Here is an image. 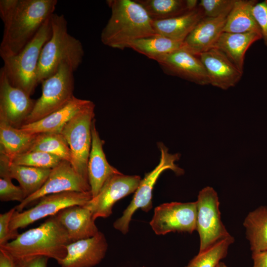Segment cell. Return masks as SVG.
I'll return each instance as SVG.
<instances>
[{
  "label": "cell",
  "instance_id": "cell-3",
  "mask_svg": "<svg viewBox=\"0 0 267 267\" xmlns=\"http://www.w3.org/2000/svg\"><path fill=\"white\" fill-rule=\"evenodd\" d=\"M72 243L68 234L55 216L38 227L29 229L0 246L14 258L43 256L59 262L67 255V246Z\"/></svg>",
  "mask_w": 267,
  "mask_h": 267
},
{
  "label": "cell",
  "instance_id": "cell-11",
  "mask_svg": "<svg viewBox=\"0 0 267 267\" xmlns=\"http://www.w3.org/2000/svg\"><path fill=\"white\" fill-rule=\"evenodd\" d=\"M196 202H173L156 207L150 225L157 235L171 232L192 233L196 230Z\"/></svg>",
  "mask_w": 267,
  "mask_h": 267
},
{
  "label": "cell",
  "instance_id": "cell-38",
  "mask_svg": "<svg viewBox=\"0 0 267 267\" xmlns=\"http://www.w3.org/2000/svg\"><path fill=\"white\" fill-rule=\"evenodd\" d=\"M253 267H267V250L252 252Z\"/></svg>",
  "mask_w": 267,
  "mask_h": 267
},
{
  "label": "cell",
  "instance_id": "cell-17",
  "mask_svg": "<svg viewBox=\"0 0 267 267\" xmlns=\"http://www.w3.org/2000/svg\"><path fill=\"white\" fill-rule=\"evenodd\" d=\"M198 56L206 69L209 84L226 90L241 80L243 72L219 49L213 48Z\"/></svg>",
  "mask_w": 267,
  "mask_h": 267
},
{
  "label": "cell",
  "instance_id": "cell-15",
  "mask_svg": "<svg viewBox=\"0 0 267 267\" xmlns=\"http://www.w3.org/2000/svg\"><path fill=\"white\" fill-rule=\"evenodd\" d=\"M166 74L176 76L196 84L209 85L208 77L198 56L183 47L164 55L156 61Z\"/></svg>",
  "mask_w": 267,
  "mask_h": 267
},
{
  "label": "cell",
  "instance_id": "cell-4",
  "mask_svg": "<svg viewBox=\"0 0 267 267\" xmlns=\"http://www.w3.org/2000/svg\"><path fill=\"white\" fill-rule=\"evenodd\" d=\"M51 24L52 34L42 48L38 66V84L55 74L63 63L75 71L84 56L81 42L68 32L67 22L63 15L53 13Z\"/></svg>",
  "mask_w": 267,
  "mask_h": 267
},
{
  "label": "cell",
  "instance_id": "cell-34",
  "mask_svg": "<svg viewBox=\"0 0 267 267\" xmlns=\"http://www.w3.org/2000/svg\"><path fill=\"white\" fill-rule=\"evenodd\" d=\"M235 0H201L198 5L203 10L205 17H217L228 13Z\"/></svg>",
  "mask_w": 267,
  "mask_h": 267
},
{
  "label": "cell",
  "instance_id": "cell-41",
  "mask_svg": "<svg viewBox=\"0 0 267 267\" xmlns=\"http://www.w3.org/2000/svg\"></svg>",
  "mask_w": 267,
  "mask_h": 267
},
{
  "label": "cell",
  "instance_id": "cell-23",
  "mask_svg": "<svg viewBox=\"0 0 267 267\" xmlns=\"http://www.w3.org/2000/svg\"><path fill=\"white\" fill-rule=\"evenodd\" d=\"M262 39L255 33L222 32L214 47L222 51L241 71L243 72L246 51L255 42Z\"/></svg>",
  "mask_w": 267,
  "mask_h": 267
},
{
  "label": "cell",
  "instance_id": "cell-36",
  "mask_svg": "<svg viewBox=\"0 0 267 267\" xmlns=\"http://www.w3.org/2000/svg\"><path fill=\"white\" fill-rule=\"evenodd\" d=\"M253 14L260 29L264 44L267 46V0L256 4L253 8Z\"/></svg>",
  "mask_w": 267,
  "mask_h": 267
},
{
  "label": "cell",
  "instance_id": "cell-9",
  "mask_svg": "<svg viewBox=\"0 0 267 267\" xmlns=\"http://www.w3.org/2000/svg\"><path fill=\"white\" fill-rule=\"evenodd\" d=\"M196 202V230L200 237L199 252H202L231 235L222 221L219 198L213 188L207 186L202 189Z\"/></svg>",
  "mask_w": 267,
  "mask_h": 267
},
{
  "label": "cell",
  "instance_id": "cell-24",
  "mask_svg": "<svg viewBox=\"0 0 267 267\" xmlns=\"http://www.w3.org/2000/svg\"><path fill=\"white\" fill-rule=\"evenodd\" d=\"M256 0H235L228 14L223 32L232 33H255L261 34L253 14Z\"/></svg>",
  "mask_w": 267,
  "mask_h": 267
},
{
  "label": "cell",
  "instance_id": "cell-25",
  "mask_svg": "<svg viewBox=\"0 0 267 267\" xmlns=\"http://www.w3.org/2000/svg\"><path fill=\"white\" fill-rule=\"evenodd\" d=\"M36 135L14 127L0 115V152L9 159L29 151Z\"/></svg>",
  "mask_w": 267,
  "mask_h": 267
},
{
  "label": "cell",
  "instance_id": "cell-5",
  "mask_svg": "<svg viewBox=\"0 0 267 267\" xmlns=\"http://www.w3.org/2000/svg\"><path fill=\"white\" fill-rule=\"evenodd\" d=\"M51 16L18 54L2 59V67L10 83L30 96L39 85L37 69L42 48L52 34Z\"/></svg>",
  "mask_w": 267,
  "mask_h": 267
},
{
  "label": "cell",
  "instance_id": "cell-40",
  "mask_svg": "<svg viewBox=\"0 0 267 267\" xmlns=\"http://www.w3.org/2000/svg\"><path fill=\"white\" fill-rule=\"evenodd\" d=\"M217 267H227L226 266V265L224 263L221 262L218 265Z\"/></svg>",
  "mask_w": 267,
  "mask_h": 267
},
{
  "label": "cell",
  "instance_id": "cell-21",
  "mask_svg": "<svg viewBox=\"0 0 267 267\" xmlns=\"http://www.w3.org/2000/svg\"><path fill=\"white\" fill-rule=\"evenodd\" d=\"M92 101L75 96L62 108L36 122L23 125L20 129L32 134L60 133L65 125Z\"/></svg>",
  "mask_w": 267,
  "mask_h": 267
},
{
  "label": "cell",
  "instance_id": "cell-32",
  "mask_svg": "<svg viewBox=\"0 0 267 267\" xmlns=\"http://www.w3.org/2000/svg\"><path fill=\"white\" fill-rule=\"evenodd\" d=\"M232 236L223 239L202 252H199L185 267H217L224 258L229 246L233 243Z\"/></svg>",
  "mask_w": 267,
  "mask_h": 267
},
{
  "label": "cell",
  "instance_id": "cell-18",
  "mask_svg": "<svg viewBox=\"0 0 267 267\" xmlns=\"http://www.w3.org/2000/svg\"><path fill=\"white\" fill-rule=\"evenodd\" d=\"M229 13L217 17H204L183 42V48L196 55L213 48L222 32Z\"/></svg>",
  "mask_w": 267,
  "mask_h": 267
},
{
  "label": "cell",
  "instance_id": "cell-39",
  "mask_svg": "<svg viewBox=\"0 0 267 267\" xmlns=\"http://www.w3.org/2000/svg\"><path fill=\"white\" fill-rule=\"evenodd\" d=\"M0 267H15L13 257L7 251L0 248Z\"/></svg>",
  "mask_w": 267,
  "mask_h": 267
},
{
  "label": "cell",
  "instance_id": "cell-1",
  "mask_svg": "<svg viewBox=\"0 0 267 267\" xmlns=\"http://www.w3.org/2000/svg\"><path fill=\"white\" fill-rule=\"evenodd\" d=\"M57 0H15L0 14L4 31L0 44L2 59L18 54L53 14Z\"/></svg>",
  "mask_w": 267,
  "mask_h": 267
},
{
  "label": "cell",
  "instance_id": "cell-28",
  "mask_svg": "<svg viewBox=\"0 0 267 267\" xmlns=\"http://www.w3.org/2000/svg\"><path fill=\"white\" fill-rule=\"evenodd\" d=\"M183 42L155 35L133 42L129 48L156 61L183 47Z\"/></svg>",
  "mask_w": 267,
  "mask_h": 267
},
{
  "label": "cell",
  "instance_id": "cell-27",
  "mask_svg": "<svg viewBox=\"0 0 267 267\" xmlns=\"http://www.w3.org/2000/svg\"><path fill=\"white\" fill-rule=\"evenodd\" d=\"M243 225L252 252L267 250V207L262 206L249 212Z\"/></svg>",
  "mask_w": 267,
  "mask_h": 267
},
{
  "label": "cell",
  "instance_id": "cell-7",
  "mask_svg": "<svg viewBox=\"0 0 267 267\" xmlns=\"http://www.w3.org/2000/svg\"><path fill=\"white\" fill-rule=\"evenodd\" d=\"M74 70L62 64L56 72L42 82V93L23 125L39 121L67 104L74 97Z\"/></svg>",
  "mask_w": 267,
  "mask_h": 267
},
{
  "label": "cell",
  "instance_id": "cell-31",
  "mask_svg": "<svg viewBox=\"0 0 267 267\" xmlns=\"http://www.w3.org/2000/svg\"><path fill=\"white\" fill-rule=\"evenodd\" d=\"M10 164L9 158L0 152V200L1 202L16 201L21 203L26 197L22 188L12 182Z\"/></svg>",
  "mask_w": 267,
  "mask_h": 267
},
{
  "label": "cell",
  "instance_id": "cell-22",
  "mask_svg": "<svg viewBox=\"0 0 267 267\" xmlns=\"http://www.w3.org/2000/svg\"><path fill=\"white\" fill-rule=\"evenodd\" d=\"M203 10L198 5L195 8L170 19L152 21L156 35L183 42L198 22L203 17Z\"/></svg>",
  "mask_w": 267,
  "mask_h": 267
},
{
  "label": "cell",
  "instance_id": "cell-12",
  "mask_svg": "<svg viewBox=\"0 0 267 267\" xmlns=\"http://www.w3.org/2000/svg\"><path fill=\"white\" fill-rule=\"evenodd\" d=\"M141 179L138 176L125 175L120 173L110 176L98 194L85 207L92 213L93 219L106 218L112 214V208L120 199L134 192Z\"/></svg>",
  "mask_w": 267,
  "mask_h": 267
},
{
  "label": "cell",
  "instance_id": "cell-29",
  "mask_svg": "<svg viewBox=\"0 0 267 267\" xmlns=\"http://www.w3.org/2000/svg\"><path fill=\"white\" fill-rule=\"evenodd\" d=\"M51 170L18 165L11 162L9 167L11 178L18 181L26 198L36 192L44 185Z\"/></svg>",
  "mask_w": 267,
  "mask_h": 267
},
{
  "label": "cell",
  "instance_id": "cell-26",
  "mask_svg": "<svg viewBox=\"0 0 267 267\" xmlns=\"http://www.w3.org/2000/svg\"><path fill=\"white\" fill-rule=\"evenodd\" d=\"M152 21L170 19L184 14L198 4L197 0H135Z\"/></svg>",
  "mask_w": 267,
  "mask_h": 267
},
{
  "label": "cell",
  "instance_id": "cell-10",
  "mask_svg": "<svg viewBox=\"0 0 267 267\" xmlns=\"http://www.w3.org/2000/svg\"><path fill=\"white\" fill-rule=\"evenodd\" d=\"M92 198L91 191H67L43 196L34 207L21 212L16 211L10 221V229L13 231H18L41 219L55 216L66 207L84 206Z\"/></svg>",
  "mask_w": 267,
  "mask_h": 267
},
{
  "label": "cell",
  "instance_id": "cell-33",
  "mask_svg": "<svg viewBox=\"0 0 267 267\" xmlns=\"http://www.w3.org/2000/svg\"><path fill=\"white\" fill-rule=\"evenodd\" d=\"M9 160L12 164L15 165L50 169L63 160L57 156L41 151H28Z\"/></svg>",
  "mask_w": 267,
  "mask_h": 267
},
{
  "label": "cell",
  "instance_id": "cell-8",
  "mask_svg": "<svg viewBox=\"0 0 267 267\" xmlns=\"http://www.w3.org/2000/svg\"><path fill=\"white\" fill-rule=\"evenodd\" d=\"M94 107L91 102L74 116L60 133L70 149V163L76 172L88 182V163L91 147Z\"/></svg>",
  "mask_w": 267,
  "mask_h": 267
},
{
  "label": "cell",
  "instance_id": "cell-20",
  "mask_svg": "<svg viewBox=\"0 0 267 267\" xmlns=\"http://www.w3.org/2000/svg\"><path fill=\"white\" fill-rule=\"evenodd\" d=\"M55 216L66 229L71 242L92 237L99 231L91 212L84 206L66 207Z\"/></svg>",
  "mask_w": 267,
  "mask_h": 267
},
{
  "label": "cell",
  "instance_id": "cell-6",
  "mask_svg": "<svg viewBox=\"0 0 267 267\" xmlns=\"http://www.w3.org/2000/svg\"><path fill=\"white\" fill-rule=\"evenodd\" d=\"M158 146L161 152L159 164L141 180L130 204L124 210L122 216L113 223V227L124 234L129 231L132 216L136 210L141 209L147 212L152 209L153 189L160 175L167 170H172L177 176L184 174L183 170L175 163L179 160L180 154L169 153L168 148L162 143L159 142Z\"/></svg>",
  "mask_w": 267,
  "mask_h": 267
},
{
  "label": "cell",
  "instance_id": "cell-13",
  "mask_svg": "<svg viewBox=\"0 0 267 267\" xmlns=\"http://www.w3.org/2000/svg\"><path fill=\"white\" fill-rule=\"evenodd\" d=\"M90 191L89 182L76 172L70 162L63 160L52 169L46 181L38 191L26 198L16 206V211H23L28 205L47 195L67 191L83 192Z\"/></svg>",
  "mask_w": 267,
  "mask_h": 267
},
{
  "label": "cell",
  "instance_id": "cell-16",
  "mask_svg": "<svg viewBox=\"0 0 267 267\" xmlns=\"http://www.w3.org/2000/svg\"><path fill=\"white\" fill-rule=\"evenodd\" d=\"M108 243L104 234L78 240L67 246V255L58 262L61 267H93L105 257Z\"/></svg>",
  "mask_w": 267,
  "mask_h": 267
},
{
  "label": "cell",
  "instance_id": "cell-30",
  "mask_svg": "<svg viewBox=\"0 0 267 267\" xmlns=\"http://www.w3.org/2000/svg\"><path fill=\"white\" fill-rule=\"evenodd\" d=\"M29 151H41L57 156L71 162V151L65 139L60 133L37 134Z\"/></svg>",
  "mask_w": 267,
  "mask_h": 267
},
{
  "label": "cell",
  "instance_id": "cell-37",
  "mask_svg": "<svg viewBox=\"0 0 267 267\" xmlns=\"http://www.w3.org/2000/svg\"><path fill=\"white\" fill-rule=\"evenodd\" d=\"M13 259L15 267H47L49 259L43 256Z\"/></svg>",
  "mask_w": 267,
  "mask_h": 267
},
{
  "label": "cell",
  "instance_id": "cell-19",
  "mask_svg": "<svg viewBox=\"0 0 267 267\" xmlns=\"http://www.w3.org/2000/svg\"><path fill=\"white\" fill-rule=\"evenodd\" d=\"M95 121L94 119L91 126V147L88 163V179L92 198L98 194L110 176L121 173L108 162L103 149L104 141L99 135Z\"/></svg>",
  "mask_w": 267,
  "mask_h": 267
},
{
  "label": "cell",
  "instance_id": "cell-35",
  "mask_svg": "<svg viewBox=\"0 0 267 267\" xmlns=\"http://www.w3.org/2000/svg\"><path fill=\"white\" fill-rule=\"evenodd\" d=\"M16 211V207L0 214V246L4 245L15 239L19 235L18 231H13L10 227L12 217Z\"/></svg>",
  "mask_w": 267,
  "mask_h": 267
},
{
  "label": "cell",
  "instance_id": "cell-2",
  "mask_svg": "<svg viewBox=\"0 0 267 267\" xmlns=\"http://www.w3.org/2000/svg\"><path fill=\"white\" fill-rule=\"evenodd\" d=\"M106 3L111 14L101 33L104 45L123 50L136 40L156 35L152 20L135 0H108Z\"/></svg>",
  "mask_w": 267,
  "mask_h": 267
},
{
  "label": "cell",
  "instance_id": "cell-14",
  "mask_svg": "<svg viewBox=\"0 0 267 267\" xmlns=\"http://www.w3.org/2000/svg\"><path fill=\"white\" fill-rule=\"evenodd\" d=\"M24 90L13 86L5 72L0 69V115L16 128L20 129L32 111L36 100Z\"/></svg>",
  "mask_w": 267,
  "mask_h": 267
}]
</instances>
